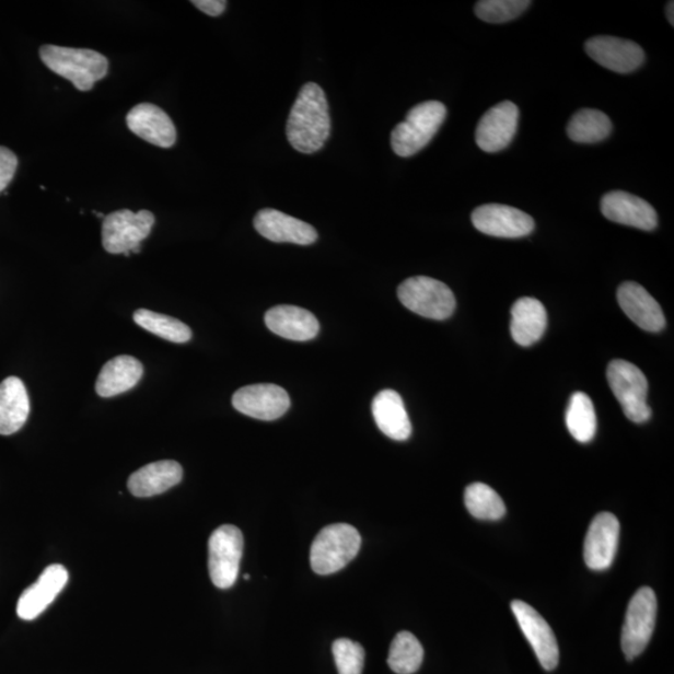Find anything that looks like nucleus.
Here are the masks:
<instances>
[{
    "label": "nucleus",
    "mask_w": 674,
    "mask_h": 674,
    "mask_svg": "<svg viewBox=\"0 0 674 674\" xmlns=\"http://www.w3.org/2000/svg\"><path fill=\"white\" fill-rule=\"evenodd\" d=\"M329 104L321 85L307 83L297 97L287 123V137L299 153L314 154L330 137Z\"/></svg>",
    "instance_id": "obj_1"
},
{
    "label": "nucleus",
    "mask_w": 674,
    "mask_h": 674,
    "mask_svg": "<svg viewBox=\"0 0 674 674\" xmlns=\"http://www.w3.org/2000/svg\"><path fill=\"white\" fill-rule=\"evenodd\" d=\"M40 58L51 72L68 79L81 92L92 91L108 74L109 61L101 53L59 46H43Z\"/></svg>",
    "instance_id": "obj_2"
},
{
    "label": "nucleus",
    "mask_w": 674,
    "mask_h": 674,
    "mask_svg": "<svg viewBox=\"0 0 674 674\" xmlns=\"http://www.w3.org/2000/svg\"><path fill=\"white\" fill-rule=\"evenodd\" d=\"M446 106L440 102H425L414 106L406 119L397 124L392 135V147L398 156L409 158L418 154L445 121Z\"/></svg>",
    "instance_id": "obj_3"
},
{
    "label": "nucleus",
    "mask_w": 674,
    "mask_h": 674,
    "mask_svg": "<svg viewBox=\"0 0 674 674\" xmlns=\"http://www.w3.org/2000/svg\"><path fill=\"white\" fill-rule=\"evenodd\" d=\"M361 537L357 528L336 523L321 531L312 546L310 562L317 574L339 572L358 556Z\"/></svg>",
    "instance_id": "obj_4"
},
{
    "label": "nucleus",
    "mask_w": 674,
    "mask_h": 674,
    "mask_svg": "<svg viewBox=\"0 0 674 674\" xmlns=\"http://www.w3.org/2000/svg\"><path fill=\"white\" fill-rule=\"evenodd\" d=\"M154 224L155 217L148 210L132 212L124 209L105 216L102 230L104 251L126 256L139 254L141 242L150 235Z\"/></svg>",
    "instance_id": "obj_5"
},
{
    "label": "nucleus",
    "mask_w": 674,
    "mask_h": 674,
    "mask_svg": "<svg viewBox=\"0 0 674 674\" xmlns=\"http://www.w3.org/2000/svg\"><path fill=\"white\" fill-rule=\"evenodd\" d=\"M607 380L628 420L644 423L651 419V407L647 404L649 381L640 369L631 362L614 360L607 368Z\"/></svg>",
    "instance_id": "obj_6"
},
{
    "label": "nucleus",
    "mask_w": 674,
    "mask_h": 674,
    "mask_svg": "<svg viewBox=\"0 0 674 674\" xmlns=\"http://www.w3.org/2000/svg\"><path fill=\"white\" fill-rule=\"evenodd\" d=\"M403 305L412 313L432 321H446L456 309L454 292L437 279L414 277L397 289Z\"/></svg>",
    "instance_id": "obj_7"
},
{
    "label": "nucleus",
    "mask_w": 674,
    "mask_h": 674,
    "mask_svg": "<svg viewBox=\"0 0 674 674\" xmlns=\"http://www.w3.org/2000/svg\"><path fill=\"white\" fill-rule=\"evenodd\" d=\"M244 551L242 531L224 525L209 538V573L211 582L220 590L232 589L237 580Z\"/></svg>",
    "instance_id": "obj_8"
},
{
    "label": "nucleus",
    "mask_w": 674,
    "mask_h": 674,
    "mask_svg": "<svg viewBox=\"0 0 674 674\" xmlns=\"http://www.w3.org/2000/svg\"><path fill=\"white\" fill-rule=\"evenodd\" d=\"M658 618V597L650 588H642L629 601L620 644L628 661L638 658L649 646Z\"/></svg>",
    "instance_id": "obj_9"
},
{
    "label": "nucleus",
    "mask_w": 674,
    "mask_h": 674,
    "mask_svg": "<svg viewBox=\"0 0 674 674\" xmlns=\"http://www.w3.org/2000/svg\"><path fill=\"white\" fill-rule=\"evenodd\" d=\"M514 617L521 627V631L534 649L537 659L546 671H553L560 661V649L553 628L538 612L528 603L514 600L511 603Z\"/></svg>",
    "instance_id": "obj_10"
},
{
    "label": "nucleus",
    "mask_w": 674,
    "mask_h": 674,
    "mask_svg": "<svg viewBox=\"0 0 674 674\" xmlns=\"http://www.w3.org/2000/svg\"><path fill=\"white\" fill-rule=\"evenodd\" d=\"M473 224L486 235L518 239L534 232L535 221L526 212L501 204H486L473 212Z\"/></svg>",
    "instance_id": "obj_11"
},
{
    "label": "nucleus",
    "mask_w": 674,
    "mask_h": 674,
    "mask_svg": "<svg viewBox=\"0 0 674 674\" xmlns=\"http://www.w3.org/2000/svg\"><path fill=\"white\" fill-rule=\"evenodd\" d=\"M233 406L249 418L272 421L290 409V397L278 385L256 384L239 388L233 396Z\"/></svg>",
    "instance_id": "obj_12"
},
{
    "label": "nucleus",
    "mask_w": 674,
    "mask_h": 674,
    "mask_svg": "<svg viewBox=\"0 0 674 674\" xmlns=\"http://www.w3.org/2000/svg\"><path fill=\"white\" fill-rule=\"evenodd\" d=\"M619 521L614 513L602 512L591 522L584 539V562L593 571L609 569L619 543Z\"/></svg>",
    "instance_id": "obj_13"
},
{
    "label": "nucleus",
    "mask_w": 674,
    "mask_h": 674,
    "mask_svg": "<svg viewBox=\"0 0 674 674\" xmlns=\"http://www.w3.org/2000/svg\"><path fill=\"white\" fill-rule=\"evenodd\" d=\"M520 112L516 104L502 102L486 112L476 129V143L486 153L508 148L516 136Z\"/></svg>",
    "instance_id": "obj_14"
},
{
    "label": "nucleus",
    "mask_w": 674,
    "mask_h": 674,
    "mask_svg": "<svg viewBox=\"0 0 674 674\" xmlns=\"http://www.w3.org/2000/svg\"><path fill=\"white\" fill-rule=\"evenodd\" d=\"M586 53L596 63L612 72H635L644 61V51L635 42L599 35L586 42Z\"/></svg>",
    "instance_id": "obj_15"
},
{
    "label": "nucleus",
    "mask_w": 674,
    "mask_h": 674,
    "mask_svg": "<svg viewBox=\"0 0 674 674\" xmlns=\"http://www.w3.org/2000/svg\"><path fill=\"white\" fill-rule=\"evenodd\" d=\"M601 211L614 223L651 232L659 225L658 211L650 202L626 191H611L601 200Z\"/></svg>",
    "instance_id": "obj_16"
},
{
    "label": "nucleus",
    "mask_w": 674,
    "mask_h": 674,
    "mask_svg": "<svg viewBox=\"0 0 674 674\" xmlns=\"http://www.w3.org/2000/svg\"><path fill=\"white\" fill-rule=\"evenodd\" d=\"M68 580L69 573L65 566H48L39 576L38 581L22 593L16 605L18 616L24 620L39 617L63 591Z\"/></svg>",
    "instance_id": "obj_17"
},
{
    "label": "nucleus",
    "mask_w": 674,
    "mask_h": 674,
    "mask_svg": "<svg viewBox=\"0 0 674 674\" xmlns=\"http://www.w3.org/2000/svg\"><path fill=\"white\" fill-rule=\"evenodd\" d=\"M257 233L274 243L312 245L317 241L314 226L275 209H263L255 216Z\"/></svg>",
    "instance_id": "obj_18"
},
{
    "label": "nucleus",
    "mask_w": 674,
    "mask_h": 674,
    "mask_svg": "<svg viewBox=\"0 0 674 674\" xmlns=\"http://www.w3.org/2000/svg\"><path fill=\"white\" fill-rule=\"evenodd\" d=\"M617 300L625 314L641 329L660 333L666 326L662 307L640 283L624 282L618 288Z\"/></svg>",
    "instance_id": "obj_19"
},
{
    "label": "nucleus",
    "mask_w": 674,
    "mask_h": 674,
    "mask_svg": "<svg viewBox=\"0 0 674 674\" xmlns=\"http://www.w3.org/2000/svg\"><path fill=\"white\" fill-rule=\"evenodd\" d=\"M128 128L148 143L159 148H172L176 141L173 120L159 106L141 103L127 115Z\"/></svg>",
    "instance_id": "obj_20"
},
{
    "label": "nucleus",
    "mask_w": 674,
    "mask_h": 674,
    "mask_svg": "<svg viewBox=\"0 0 674 674\" xmlns=\"http://www.w3.org/2000/svg\"><path fill=\"white\" fill-rule=\"evenodd\" d=\"M269 330L292 341L313 340L321 332V324L313 313L292 305L274 306L265 315Z\"/></svg>",
    "instance_id": "obj_21"
},
{
    "label": "nucleus",
    "mask_w": 674,
    "mask_h": 674,
    "mask_svg": "<svg viewBox=\"0 0 674 674\" xmlns=\"http://www.w3.org/2000/svg\"><path fill=\"white\" fill-rule=\"evenodd\" d=\"M182 478L183 467L176 461H158L132 474L128 480V489L136 498H152L171 490Z\"/></svg>",
    "instance_id": "obj_22"
},
{
    "label": "nucleus",
    "mask_w": 674,
    "mask_h": 674,
    "mask_svg": "<svg viewBox=\"0 0 674 674\" xmlns=\"http://www.w3.org/2000/svg\"><path fill=\"white\" fill-rule=\"evenodd\" d=\"M372 415L381 432L396 441L411 437L412 426L405 409L403 397L394 390H384L372 402Z\"/></svg>",
    "instance_id": "obj_23"
},
{
    "label": "nucleus",
    "mask_w": 674,
    "mask_h": 674,
    "mask_svg": "<svg viewBox=\"0 0 674 674\" xmlns=\"http://www.w3.org/2000/svg\"><path fill=\"white\" fill-rule=\"evenodd\" d=\"M143 374L144 368L139 360L129 355H120L103 367L96 380V393L102 397H114L127 393L137 386Z\"/></svg>",
    "instance_id": "obj_24"
},
{
    "label": "nucleus",
    "mask_w": 674,
    "mask_h": 674,
    "mask_svg": "<svg viewBox=\"0 0 674 674\" xmlns=\"http://www.w3.org/2000/svg\"><path fill=\"white\" fill-rule=\"evenodd\" d=\"M31 403L21 379L8 377L0 384V434L20 431L28 420Z\"/></svg>",
    "instance_id": "obj_25"
},
{
    "label": "nucleus",
    "mask_w": 674,
    "mask_h": 674,
    "mask_svg": "<svg viewBox=\"0 0 674 674\" xmlns=\"http://www.w3.org/2000/svg\"><path fill=\"white\" fill-rule=\"evenodd\" d=\"M511 334L520 346H532L541 340L547 327L546 309L534 298H522L511 310Z\"/></svg>",
    "instance_id": "obj_26"
},
{
    "label": "nucleus",
    "mask_w": 674,
    "mask_h": 674,
    "mask_svg": "<svg viewBox=\"0 0 674 674\" xmlns=\"http://www.w3.org/2000/svg\"><path fill=\"white\" fill-rule=\"evenodd\" d=\"M612 123L605 113L582 109L576 113L567 126V135L576 143L594 144L609 137Z\"/></svg>",
    "instance_id": "obj_27"
},
{
    "label": "nucleus",
    "mask_w": 674,
    "mask_h": 674,
    "mask_svg": "<svg viewBox=\"0 0 674 674\" xmlns=\"http://www.w3.org/2000/svg\"><path fill=\"white\" fill-rule=\"evenodd\" d=\"M566 423L573 439L582 443L593 440L597 431V418L590 396L583 393L572 395Z\"/></svg>",
    "instance_id": "obj_28"
},
{
    "label": "nucleus",
    "mask_w": 674,
    "mask_h": 674,
    "mask_svg": "<svg viewBox=\"0 0 674 674\" xmlns=\"http://www.w3.org/2000/svg\"><path fill=\"white\" fill-rule=\"evenodd\" d=\"M423 661L422 644L410 632L397 634L390 647L387 663L397 674L418 672Z\"/></svg>",
    "instance_id": "obj_29"
},
{
    "label": "nucleus",
    "mask_w": 674,
    "mask_h": 674,
    "mask_svg": "<svg viewBox=\"0 0 674 674\" xmlns=\"http://www.w3.org/2000/svg\"><path fill=\"white\" fill-rule=\"evenodd\" d=\"M135 322L143 327L144 330L162 337L175 344H185L191 339L193 333L188 325H185L172 316L150 312V310L139 309L135 313Z\"/></svg>",
    "instance_id": "obj_30"
},
{
    "label": "nucleus",
    "mask_w": 674,
    "mask_h": 674,
    "mask_svg": "<svg viewBox=\"0 0 674 674\" xmlns=\"http://www.w3.org/2000/svg\"><path fill=\"white\" fill-rule=\"evenodd\" d=\"M465 504L467 511L478 520L498 521L506 513V506L500 495L481 483L467 486Z\"/></svg>",
    "instance_id": "obj_31"
},
{
    "label": "nucleus",
    "mask_w": 674,
    "mask_h": 674,
    "mask_svg": "<svg viewBox=\"0 0 674 674\" xmlns=\"http://www.w3.org/2000/svg\"><path fill=\"white\" fill-rule=\"evenodd\" d=\"M531 5L528 0H481L475 5L478 20L500 24L516 20Z\"/></svg>",
    "instance_id": "obj_32"
},
{
    "label": "nucleus",
    "mask_w": 674,
    "mask_h": 674,
    "mask_svg": "<svg viewBox=\"0 0 674 674\" xmlns=\"http://www.w3.org/2000/svg\"><path fill=\"white\" fill-rule=\"evenodd\" d=\"M333 653L339 674H361L365 664V650L360 643L340 638L333 644Z\"/></svg>",
    "instance_id": "obj_33"
},
{
    "label": "nucleus",
    "mask_w": 674,
    "mask_h": 674,
    "mask_svg": "<svg viewBox=\"0 0 674 674\" xmlns=\"http://www.w3.org/2000/svg\"><path fill=\"white\" fill-rule=\"evenodd\" d=\"M16 167V155L11 150L0 147V193H3L13 181Z\"/></svg>",
    "instance_id": "obj_34"
},
{
    "label": "nucleus",
    "mask_w": 674,
    "mask_h": 674,
    "mask_svg": "<svg viewBox=\"0 0 674 674\" xmlns=\"http://www.w3.org/2000/svg\"><path fill=\"white\" fill-rule=\"evenodd\" d=\"M191 3L200 9L202 13L210 16H219L223 14L228 5L224 0H194Z\"/></svg>",
    "instance_id": "obj_35"
},
{
    "label": "nucleus",
    "mask_w": 674,
    "mask_h": 674,
    "mask_svg": "<svg viewBox=\"0 0 674 674\" xmlns=\"http://www.w3.org/2000/svg\"><path fill=\"white\" fill-rule=\"evenodd\" d=\"M666 11H667V20L673 25L674 24V16H673L674 3L673 2H670L667 4Z\"/></svg>",
    "instance_id": "obj_36"
},
{
    "label": "nucleus",
    "mask_w": 674,
    "mask_h": 674,
    "mask_svg": "<svg viewBox=\"0 0 674 674\" xmlns=\"http://www.w3.org/2000/svg\"><path fill=\"white\" fill-rule=\"evenodd\" d=\"M244 579H245L246 581H247V580H251V576H249V574H245V578H244Z\"/></svg>",
    "instance_id": "obj_37"
}]
</instances>
